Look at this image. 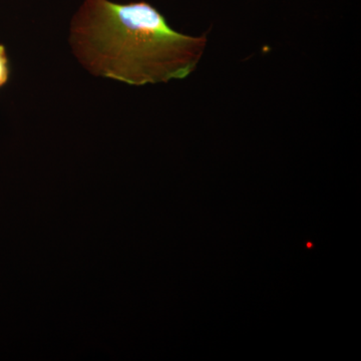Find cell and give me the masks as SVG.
Wrapping results in <instances>:
<instances>
[{"label":"cell","mask_w":361,"mask_h":361,"mask_svg":"<svg viewBox=\"0 0 361 361\" xmlns=\"http://www.w3.org/2000/svg\"><path fill=\"white\" fill-rule=\"evenodd\" d=\"M9 77H11V66H9L6 49L4 44H0V89L8 82Z\"/></svg>","instance_id":"2"},{"label":"cell","mask_w":361,"mask_h":361,"mask_svg":"<svg viewBox=\"0 0 361 361\" xmlns=\"http://www.w3.org/2000/svg\"><path fill=\"white\" fill-rule=\"evenodd\" d=\"M70 44L92 75L144 85L191 75L205 51L207 35L176 32L146 1L85 0L71 20Z\"/></svg>","instance_id":"1"}]
</instances>
